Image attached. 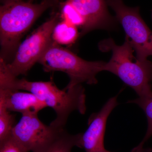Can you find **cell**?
<instances>
[{"label":"cell","instance_id":"6da1fadb","mask_svg":"<svg viewBox=\"0 0 152 152\" xmlns=\"http://www.w3.org/2000/svg\"><path fill=\"white\" fill-rule=\"evenodd\" d=\"M0 88L21 90L32 93L54 110L56 118L50 124L64 128L69 117L77 111L82 115L86 111L85 90L78 85L67 90H60L53 80L48 81H29L19 79L10 74L5 67L0 69Z\"/></svg>","mask_w":152,"mask_h":152},{"label":"cell","instance_id":"7a4b0ae2","mask_svg":"<svg viewBox=\"0 0 152 152\" xmlns=\"http://www.w3.org/2000/svg\"><path fill=\"white\" fill-rule=\"evenodd\" d=\"M56 5L53 0H43L39 4L12 0L2 4L0 7V59L7 64L11 63L25 34L45 11Z\"/></svg>","mask_w":152,"mask_h":152},{"label":"cell","instance_id":"3957f363","mask_svg":"<svg viewBox=\"0 0 152 152\" xmlns=\"http://www.w3.org/2000/svg\"><path fill=\"white\" fill-rule=\"evenodd\" d=\"M102 50H111L110 60L105 63L104 71L118 76L124 83L142 97L152 93V63L148 60L141 62L134 58V51L129 39L126 36L124 44L116 45L112 39L99 44Z\"/></svg>","mask_w":152,"mask_h":152},{"label":"cell","instance_id":"277c9868","mask_svg":"<svg viewBox=\"0 0 152 152\" xmlns=\"http://www.w3.org/2000/svg\"><path fill=\"white\" fill-rule=\"evenodd\" d=\"M38 63L42 65L43 69L47 72L58 71L66 74L69 82L64 89L66 91L83 83L96 84L97 75L104 71L106 62L83 59L57 44L52 38Z\"/></svg>","mask_w":152,"mask_h":152},{"label":"cell","instance_id":"5b68a950","mask_svg":"<svg viewBox=\"0 0 152 152\" xmlns=\"http://www.w3.org/2000/svg\"><path fill=\"white\" fill-rule=\"evenodd\" d=\"M59 16L58 13H55L20 44L12 61L6 64L12 75L16 77L20 75H26L38 62L51 40L53 31L59 22Z\"/></svg>","mask_w":152,"mask_h":152},{"label":"cell","instance_id":"8992f818","mask_svg":"<svg viewBox=\"0 0 152 152\" xmlns=\"http://www.w3.org/2000/svg\"><path fill=\"white\" fill-rule=\"evenodd\" d=\"M108 6L115 12L137 54L136 59L147 61L152 56V31L142 19L138 7H130L123 0H106Z\"/></svg>","mask_w":152,"mask_h":152},{"label":"cell","instance_id":"52a82bcc","mask_svg":"<svg viewBox=\"0 0 152 152\" xmlns=\"http://www.w3.org/2000/svg\"><path fill=\"white\" fill-rule=\"evenodd\" d=\"M64 129L45 124L38 118V113H27L22 114L12 135L28 152H42L58 137Z\"/></svg>","mask_w":152,"mask_h":152},{"label":"cell","instance_id":"ba28073f","mask_svg":"<svg viewBox=\"0 0 152 152\" xmlns=\"http://www.w3.org/2000/svg\"><path fill=\"white\" fill-rule=\"evenodd\" d=\"M78 12L85 20L80 37L96 29L110 30L115 26L106 0H66Z\"/></svg>","mask_w":152,"mask_h":152},{"label":"cell","instance_id":"9c48e42d","mask_svg":"<svg viewBox=\"0 0 152 152\" xmlns=\"http://www.w3.org/2000/svg\"><path fill=\"white\" fill-rule=\"evenodd\" d=\"M118 104L117 96L110 98L99 111L91 115L88 127L82 133L80 148L86 152H111L104 148V137L108 118Z\"/></svg>","mask_w":152,"mask_h":152},{"label":"cell","instance_id":"30bf717a","mask_svg":"<svg viewBox=\"0 0 152 152\" xmlns=\"http://www.w3.org/2000/svg\"><path fill=\"white\" fill-rule=\"evenodd\" d=\"M0 104L10 112L21 114L38 113L47 107L46 105L32 93L21 90L0 88Z\"/></svg>","mask_w":152,"mask_h":152},{"label":"cell","instance_id":"8fae6325","mask_svg":"<svg viewBox=\"0 0 152 152\" xmlns=\"http://www.w3.org/2000/svg\"><path fill=\"white\" fill-rule=\"evenodd\" d=\"M79 37L77 27L63 20L55 27L52 38L58 45H69L75 42Z\"/></svg>","mask_w":152,"mask_h":152},{"label":"cell","instance_id":"7c38bea8","mask_svg":"<svg viewBox=\"0 0 152 152\" xmlns=\"http://www.w3.org/2000/svg\"><path fill=\"white\" fill-rule=\"evenodd\" d=\"M82 134V133L72 134L64 129L58 137L42 152H72L73 147L80 148Z\"/></svg>","mask_w":152,"mask_h":152},{"label":"cell","instance_id":"4fadbf2b","mask_svg":"<svg viewBox=\"0 0 152 152\" xmlns=\"http://www.w3.org/2000/svg\"><path fill=\"white\" fill-rule=\"evenodd\" d=\"M130 103L137 104L143 110L148 121V128L143 140L139 145L143 147L145 143L152 136V93L150 94L138 97L135 99L129 101Z\"/></svg>","mask_w":152,"mask_h":152},{"label":"cell","instance_id":"5bb4252c","mask_svg":"<svg viewBox=\"0 0 152 152\" xmlns=\"http://www.w3.org/2000/svg\"><path fill=\"white\" fill-rule=\"evenodd\" d=\"M15 121V115L0 104V141L12 134Z\"/></svg>","mask_w":152,"mask_h":152},{"label":"cell","instance_id":"9a60e30c","mask_svg":"<svg viewBox=\"0 0 152 152\" xmlns=\"http://www.w3.org/2000/svg\"><path fill=\"white\" fill-rule=\"evenodd\" d=\"M61 16L63 20L77 27H83L85 20L76 9L72 4L66 1L59 3Z\"/></svg>","mask_w":152,"mask_h":152},{"label":"cell","instance_id":"2e32d148","mask_svg":"<svg viewBox=\"0 0 152 152\" xmlns=\"http://www.w3.org/2000/svg\"><path fill=\"white\" fill-rule=\"evenodd\" d=\"M0 152H28L17 141L12 134L0 141Z\"/></svg>","mask_w":152,"mask_h":152},{"label":"cell","instance_id":"e0dca14e","mask_svg":"<svg viewBox=\"0 0 152 152\" xmlns=\"http://www.w3.org/2000/svg\"><path fill=\"white\" fill-rule=\"evenodd\" d=\"M132 152H152V149L144 148L143 147H140L137 146L133 149Z\"/></svg>","mask_w":152,"mask_h":152},{"label":"cell","instance_id":"ac0fdd59","mask_svg":"<svg viewBox=\"0 0 152 152\" xmlns=\"http://www.w3.org/2000/svg\"><path fill=\"white\" fill-rule=\"evenodd\" d=\"M34 1L35 0H28V1L29 2L31 3H33ZM53 1H54L57 4H59L60 2L59 0H53Z\"/></svg>","mask_w":152,"mask_h":152},{"label":"cell","instance_id":"d6986e66","mask_svg":"<svg viewBox=\"0 0 152 152\" xmlns=\"http://www.w3.org/2000/svg\"><path fill=\"white\" fill-rule=\"evenodd\" d=\"M12 1V0H1V2L2 3V4H4L7 2L9 1Z\"/></svg>","mask_w":152,"mask_h":152}]
</instances>
